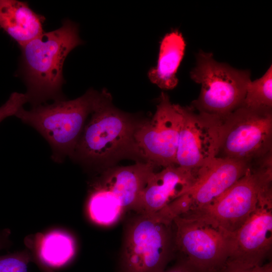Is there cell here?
I'll list each match as a JSON object with an SVG mask.
<instances>
[{
	"label": "cell",
	"instance_id": "15",
	"mask_svg": "<svg viewBox=\"0 0 272 272\" xmlns=\"http://www.w3.org/2000/svg\"><path fill=\"white\" fill-rule=\"evenodd\" d=\"M45 18L25 2L0 0V28L21 47L44 33Z\"/></svg>",
	"mask_w": 272,
	"mask_h": 272
},
{
	"label": "cell",
	"instance_id": "23",
	"mask_svg": "<svg viewBox=\"0 0 272 272\" xmlns=\"http://www.w3.org/2000/svg\"><path fill=\"white\" fill-rule=\"evenodd\" d=\"M164 272H202L185 259L179 257L176 263Z\"/></svg>",
	"mask_w": 272,
	"mask_h": 272
},
{
	"label": "cell",
	"instance_id": "25",
	"mask_svg": "<svg viewBox=\"0 0 272 272\" xmlns=\"http://www.w3.org/2000/svg\"><path fill=\"white\" fill-rule=\"evenodd\" d=\"M39 267L41 272H56L53 268L49 267L37 261H34Z\"/></svg>",
	"mask_w": 272,
	"mask_h": 272
},
{
	"label": "cell",
	"instance_id": "24",
	"mask_svg": "<svg viewBox=\"0 0 272 272\" xmlns=\"http://www.w3.org/2000/svg\"><path fill=\"white\" fill-rule=\"evenodd\" d=\"M10 234L9 229H5L0 230V250L9 246Z\"/></svg>",
	"mask_w": 272,
	"mask_h": 272
},
{
	"label": "cell",
	"instance_id": "18",
	"mask_svg": "<svg viewBox=\"0 0 272 272\" xmlns=\"http://www.w3.org/2000/svg\"><path fill=\"white\" fill-rule=\"evenodd\" d=\"M87 209L91 219L102 226L112 225L124 213L118 198L109 190L92 183Z\"/></svg>",
	"mask_w": 272,
	"mask_h": 272
},
{
	"label": "cell",
	"instance_id": "6",
	"mask_svg": "<svg viewBox=\"0 0 272 272\" xmlns=\"http://www.w3.org/2000/svg\"><path fill=\"white\" fill-rule=\"evenodd\" d=\"M190 78L201 85L198 98L191 106L224 120L242 106L250 79V72L239 70L216 61L213 53L199 51Z\"/></svg>",
	"mask_w": 272,
	"mask_h": 272
},
{
	"label": "cell",
	"instance_id": "11",
	"mask_svg": "<svg viewBox=\"0 0 272 272\" xmlns=\"http://www.w3.org/2000/svg\"><path fill=\"white\" fill-rule=\"evenodd\" d=\"M250 164L216 157L200 168L198 177L185 194L164 210L171 219L203 207L221 196L246 173Z\"/></svg>",
	"mask_w": 272,
	"mask_h": 272
},
{
	"label": "cell",
	"instance_id": "20",
	"mask_svg": "<svg viewBox=\"0 0 272 272\" xmlns=\"http://www.w3.org/2000/svg\"><path fill=\"white\" fill-rule=\"evenodd\" d=\"M33 255L28 250L0 255V272H28Z\"/></svg>",
	"mask_w": 272,
	"mask_h": 272
},
{
	"label": "cell",
	"instance_id": "19",
	"mask_svg": "<svg viewBox=\"0 0 272 272\" xmlns=\"http://www.w3.org/2000/svg\"><path fill=\"white\" fill-rule=\"evenodd\" d=\"M242 106L272 109L271 65L262 77L249 83Z\"/></svg>",
	"mask_w": 272,
	"mask_h": 272
},
{
	"label": "cell",
	"instance_id": "10",
	"mask_svg": "<svg viewBox=\"0 0 272 272\" xmlns=\"http://www.w3.org/2000/svg\"><path fill=\"white\" fill-rule=\"evenodd\" d=\"M182 110L175 164L189 169L201 168L217 156L223 120L191 106H182Z\"/></svg>",
	"mask_w": 272,
	"mask_h": 272
},
{
	"label": "cell",
	"instance_id": "13",
	"mask_svg": "<svg viewBox=\"0 0 272 272\" xmlns=\"http://www.w3.org/2000/svg\"><path fill=\"white\" fill-rule=\"evenodd\" d=\"M200 168L169 165L150 175L143 191L136 214H152L164 209L194 185Z\"/></svg>",
	"mask_w": 272,
	"mask_h": 272
},
{
	"label": "cell",
	"instance_id": "5",
	"mask_svg": "<svg viewBox=\"0 0 272 272\" xmlns=\"http://www.w3.org/2000/svg\"><path fill=\"white\" fill-rule=\"evenodd\" d=\"M272 154L250 164L245 174L208 205L179 216L195 219L232 233L256 210L261 198L272 193Z\"/></svg>",
	"mask_w": 272,
	"mask_h": 272
},
{
	"label": "cell",
	"instance_id": "14",
	"mask_svg": "<svg viewBox=\"0 0 272 272\" xmlns=\"http://www.w3.org/2000/svg\"><path fill=\"white\" fill-rule=\"evenodd\" d=\"M156 166L145 161L110 168L93 183L113 193L119 200L124 213L129 211L135 212L148 179Z\"/></svg>",
	"mask_w": 272,
	"mask_h": 272
},
{
	"label": "cell",
	"instance_id": "21",
	"mask_svg": "<svg viewBox=\"0 0 272 272\" xmlns=\"http://www.w3.org/2000/svg\"><path fill=\"white\" fill-rule=\"evenodd\" d=\"M27 102L25 94L16 92L12 93L8 100L0 107V123L9 116H15Z\"/></svg>",
	"mask_w": 272,
	"mask_h": 272
},
{
	"label": "cell",
	"instance_id": "2",
	"mask_svg": "<svg viewBox=\"0 0 272 272\" xmlns=\"http://www.w3.org/2000/svg\"><path fill=\"white\" fill-rule=\"evenodd\" d=\"M111 94L103 97L86 123L71 158L86 165H107L128 156H139L134 140L139 122L116 108Z\"/></svg>",
	"mask_w": 272,
	"mask_h": 272
},
{
	"label": "cell",
	"instance_id": "16",
	"mask_svg": "<svg viewBox=\"0 0 272 272\" xmlns=\"http://www.w3.org/2000/svg\"><path fill=\"white\" fill-rule=\"evenodd\" d=\"M186 43L178 30L167 33L162 39L157 64L148 72L150 81L163 90L176 87L178 80L176 76L183 57Z\"/></svg>",
	"mask_w": 272,
	"mask_h": 272
},
{
	"label": "cell",
	"instance_id": "7",
	"mask_svg": "<svg viewBox=\"0 0 272 272\" xmlns=\"http://www.w3.org/2000/svg\"><path fill=\"white\" fill-rule=\"evenodd\" d=\"M272 154V109L241 106L223 122L217 157L248 164Z\"/></svg>",
	"mask_w": 272,
	"mask_h": 272
},
{
	"label": "cell",
	"instance_id": "9",
	"mask_svg": "<svg viewBox=\"0 0 272 272\" xmlns=\"http://www.w3.org/2000/svg\"><path fill=\"white\" fill-rule=\"evenodd\" d=\"M183 121L182 106L172 103L162 92L152 118L138 123L134 140L140 157L157 166L176 165L179 135Z\"/></svg>",
	"mask_w": 272,
	"mask_h": 272
},
{
	"label": "cell",
	"instance_id": "8",
	"mask_svg": "<svg viewBox=\"0 0 272 272\" xmlns=\"http://www.w3.org/2000/svg\"><path fill=\"white\" fill-rule=\"evenodd\" d=\"M175 251L202 272H220L229 257L232 233L183 216L173 219Z\"/></svg>",
	"mask_w": 272,
	"mask_h": 272
},
{
	"label": "cell",
	"instance_id": "1",
	"mask_svg": "<svg viewBox=\"0 0 272 272\" xmlns=\"http://www.w3.org/2000/svg\"><path fill=\"white\" fill-rule=\"evenodd\" d=\"M83 43L77 25L66 19L59 28L44 32L21 47L19 72L32 107L50 100L64 99L63 63L69 53Z\"/></svg>",
	"mask_w": 272,
	"mask_h": 272
},
{
	"label": "cell",
	"instance_id": "22",
	"mask_svg": "<svg viewBox=\"0 0 272 272\" xmlns=\"http://www.w3.org/2000/svg\"><path fill=\"white\" fill-rule=\"evenodd\" d=\"M220 272H272V265L271 262H269L264 265L244 268L225 264Z\"/></svg>",
	"mask_w": 272,
	"mask_h": 272
},
{
	"label": "cell",
	"instance_id": "17",
	"mask_svg": "<svg viewBox=\"0 0 272 272\" xmlns=\"http://www.w3.org/2000/svg\"><path fill=\"white\" fill-rule=\"evenodd\" d=\"M27 243L33 255V261H39L51 268L65 265L75 253L74 239L61 230L37 233Z\"/></svg>",
	"mask_w": 272,
	"mask_h": 272
},
{
	"label": "cell",
	"instance_id": "3",
	"mask_svg": "<svg viewBox=\"0 0 272 272\" xmlns=\"http://www.w3.org/2000/svg\"><path fill=\"white\" fill-rule=\"evenodd\" d=\"M105 90L99 92L91 88L75 99L58 100L30 110L23 107L15 116L45 139L52 150V159L61 163L72 155L87 118L102 100Z\"/></svg>",
	"mask_w": 272,
	"mask_h": 272
},
{
	"label": "cell",
	"instance_id": "12",
	"mask_svg": "<svg viewBox=\"0 0 272 272\" xmlns=\"http://www.w3.org/2000/svg\"><path fill=\"white\" fill-rule=\"evenodd\" d=\"M272 246V194L264 195L244 223L232 233L226 265L251 268L261 265Z\"/></svg>",
	"mask_w": 272,
	"mask_h": 272
},
{
	"label": "cell",
	"instance_id": "4",
	"mask_svg": "<svg viewBox=\"0 0 272 272\" xmlns=\"http://www.w3.org/2000/svg\"><path fill=\"white\" fill-rule=\"evenodd\" d=\"M173 221L136 214L124 226L117 272H164L176 253Z\"/></svg>",
	"mask_w": 272,
	"mask_h": 272
}]
</instances>
